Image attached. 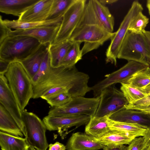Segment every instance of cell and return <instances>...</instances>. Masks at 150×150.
Listing matches in <instances>:
<instances>
[{
    "label": "cell",
    "mask_w": 150,
    "mask_h": 150,
    "mask_svg": "<svg viewBox=\"0 0 150 150\" xmlns=\"http://www.w3.org/2000/svg\"><path fill=\"white\" fill-rule=\"evenodd\" d=\"M144 137L134 139L127 147L126 150H144L146 148Z\"/></svg>",
    "instance_id": "obj_37"
},
{
    "label": "cell",
    "mask_w": 150,
    "mask_h": 150,
    "mask_svg": "<svg viewBox=\"0 0 150 150\" xmlns=\"http://www.w3.org/2000/svg\"><path fill=\"white\" fill-rule=\"evenodd\" d=\"M105 146L96 142L94 137L80 132L72 134L66 146L67 150H98Z\"/></svg>",
    "instance_id": "obj_17"
},
{
    "label": "cell",
    "mask_w": 150,
    "mask_h": 150,
    "mask_svg": "<svg viewBox=\"0 0 150 150\" xmlns=\"http://www.w3.org/2000/svg\"><path fill=\"white\" fill-rule=\"evenodd\" d=\"M117 58L134 61L150 66V31L136 33L128 30Z\"/></svg>",
    "instance_id": "obj_3"
},
{
    "label": "cell",
    "mask_w": 150,
    "mask_h": 150,
    "mask_svg": "<svg viewBox=\"0 0 150 150\" xmlns=\"http://www.w3.org/2000/svg\"><path fill=\"white\" fill-rule=\"evenodd\" d=\"M89 79L88 74L78 71L75 65L51 67L48 72L33 86L32 98H40L49 89L58 86L68 88L72 97L84 96L91 90L88 84Z\"/></svg>",
    "instance_id": "obj_1"
},
{
    "label": "cell",
    "mask_w": 150,
    "mask_h": 150,
    "mask_svg": "<svg viewBox=\"0 0 150 150\" xmlns=\"http://www.w3.org/2000/svg\"><path fill=\"white\" fill-rule=\"evenodd\" d=\"M22 117L27 141L30 147L36 150H46L49 147L45 135L47 128L41 119L26 110L22 111Z\"/></svg>",
    "instance_id": "obj_6"
},
{
    "label": "cell",
    "mask_w": 150,
    "mask_h": 150,
    "mask_svg": "<svg viewBox=\"0 0 150 150\" xmlns=\"http://www.w3.org/2000/svg\"><path fill=\"white\" fill-rule=\"evenodd\" d=\"M62 17L52 20H47L41 22H27L16 20H3L1 16L0 21L10 29L15 30H27L42 27H50L60 25Z\"/></svg>",
    "instance_id": "obj_20"
},
{
    "label": "cell",
    "mask_w": 150,
    "mask_h": 150,
    "mask_svg": "<svg viewBox=\"0 0 150 150\" xmlns=\"http://www.w3.org/2000/svg\"><path fill=\"white\" fill-rule=\"evenodd\" d=\"M0 146L2 150H29L30 146L26 138L0 132Z\"/></svg>",
    "instance_id": "obj_24"
},
{
    "label": "cell",
    "mask_w": 150,
    "mask_h": 150,
    "mask_svg": "<svg viewBox=\"0 0 150 150\" xmlns=\"http://www.w3.org/2000/svg\"><path fill=\"white\" fill-rule=\"evenodd\" d=\"M109 118L116 121L137 124L150 128V115L141 111L124 108L110 115Z\"/></svg>",
    "instance_id": "obj_18"
},
{
    "label": "cell",
    "mask_w": 150,
    "mask_h": 150,
    "mask_svg": "<svg viewBox=\"0 0 150 150\" xmlns=\"http://www.w3.org/2000/svg\"><path fill=\"white\" fill-rule=\"evenodd\" d=\"M5 76L21 110H24L33 95V86L31 79L18 61L10 63Z\"/></svg>",
    "instance_id": "obj_2"
},
{
    "label": "cell",
    "mask_w": 150,
    "mask_h": 150,
    "mask_svg": "<svg viewBox=\"0 0 150 150\" xmlns=\"http://www.w3.org/2000/svg\"><path fill=\"white\" fill-rule=\"evenodd\" d=\"M146 95L150 94V83L144 89H139Z\"/></svg>",
    "instance_id": "obj_44"
},
{
    "label": "cell",
    "mask_w": 150,
    "mask_h": 150,
    "mask_svg": "<svg viewBox=\"0 0 150 150\" xmlns=\"http://www.w3.org/2000/svg\"><path fill=\"white\" fill-rule=\"evenodd\" d=\"M99 104L94 116H109L125 108L129 104L122 92L117 89L114 84L105 88L100 95Z\"/></svg>",
    "instance_id": "obj_12"
},
{
    "label": "cell",
    "mask_w": 150,
    "mask_h": 150,
    "mask_svg": "<svg viewBox=\"0 0 150 150\" xmlns=\"http://www.w3.org/2000/svg\"><path fill=\"white\" fill-rule=\"evenodd\" d=\"M146 7L148 8L149 13L150 15V0L147 1L146 2Z\"/></svg>",
    "instance_id": "obj_45"
},
{
    "label": "cell",
    "mask_w": 150,
    "mask_h": 150,
    "mask_svg": "<svg viewBox=\"0 0 150 150\" xmlns=\"http://www.w3.org/2000/svg\"><path fill=\"white\" fill-rule=\"evenodd\" d=\"M60 25L42 27L27 30H12L8 28V37L18 35H26L33 38L40 44L52 43L54 41Z\"/></svg>",
    "instance_id": "obj_15"
},
{
    "label": "cell",
    "mask_w": 150,
    "mask_h": 150,
    "mask_svg": "<svg viewBox=\"0 0 150 150\" xmlns=\"http://www.w3.org/2000/svg\"><path fill=\"white\" fill-rule=\"evenodd\" d=\"M150 108V94H147L141 99L131 103L129 104L125 107L127 109L140 111Z\"/></svg>",
    "instance_id": "obj_35"
},
{
    "label": "cell",
    "mask_w": 150,
    "mask_h": 150,
    "mask_svg": "<svg viewBox=\"0 0 150 150\" xmlns=\"http://www.w3.org/2000/svg\"><path fill=\"white\" fill-rule=\"evenodd\" d=\"M49 147V150H65L66 149L65 146L58 142L54 144H50Z\"/></svg>",
    "instance_id": "obj_40"
},
{
    "label": "cell",
    "mask_w": 150,
    "mask_h": 150,
    "mask_svg": "<svg viewBox=\"0 0 150 150\" xmlns=\"http://www.w3.org/2000/svg\"><path fill=\"white\" fill-rule=\"evenodd\" d=\"M143 10L142 5L138 1H135L132 2L118 29L111 39L110 43L106 52V63L116 65L117 55L129 25L133 19Z\"/></svg>",
    "instance_id": "obj_9"
},
{
    "label": "cell",
    "mask_w": 150,
    "mask_h": 150,
    "mask_svg": "<svg viewBox=\"0 0 150 150\" xmlns=\"http://www.w3.org/2000/svg\"><path fill=\"white\" fill-rule=\"evenodd\" d=\"M136 137L125 132L110 130L101 137L94 138L96 142L105 146H119L129 145Z\"/></svg>",
    "instance_id": "obj_22"
},
{
    "label": "cell",
    "mask_w": 150,
    "mask_h": 150,
    "mask_svg": "<svg viewBox=\"0 0 150 150\" xmlns=\"http://www.w3.org/2000/svg\"><path fill=\"white\" fill-rule=\"evenodd\" d=\"M66 92L69 93V90L67 88L60 86L53 87L44 93L41 96L40 98L47 100L61 93Z\"/></svg>",
    "instance_id": "obj_36"
},
{
    "label": "cell",
    "mask_w": 150,
    "mask_h": 150,
    "mask_svg": "<svg viewBox=\"0 0 150 150\" xmlns=\"http://www.w3.org/2000/svg\"><path fill=\"white\" fill-rule=\"evenodd\" d=\"M29 150H36L33 148L30 147Z\"/></svg>",
    "instance_id": "obj_48"
},
{
    "label": "cell",
    "mask_w": 150,
    "mask_h": 150,
    "mask_svg": "<svg viewBox=\"0 0 150 150\" xmlns=\"http://www.w3.org/2000/svg\"><path fill=\"white\" fill-rule=\"evenodd\" d=\"M143 137L144 139L145 146L146 147L150 145V128L148 129Z\"/></svg>",
    "instance_id": "obj_42"
},
{
    "label": "cell",
    "mask_w": 150,
    "mask_h": 150,
    "mask_svg": "<svg viewBox=\"0 0 150 150\" xmlns=\"http://www.w3.org/2000/svg\"><path fill=\"white\" fill-rule=\"evenodd\" d=\"M121 84L120 90L129 104L134 103L146 95L138 88L129 83Z\"/></svg>",
    "instance_id": "obj_31"
},
{
    "label": "cell",
    "mask_w": 150,
    "mask_h": 150,
    "mask_svg": "<svg viewBox=\"0 0 150 150\" xmlns=\"http://www.w3.org/2000/svg\"><path fill=\"white\" fill-rule=\"evenodd\" d=\"M53 0H40L23 13L18 20L27 22L47 20Z\"/></svg>",
    "instance_id": "obj_16"
},
{
    "label": "cell",
    "mask_w": 150,
    "mask_h": 150,
    "mask_svg": "<svg viewBox=\"0 0 150 150\" xmlns=\"http://www.w3.org/2000/svg\"><path fill=\"white\" fill-rule=\"evenodd\" d=\"M74 0H53L47 20L62 17Z\"/></svg>",
    "instance_id": "obj_29"
},
{
    "label": "cell",
    "mask_w": 150,
    "mask_h": 150,
    "mask_svg": "<svg viewBox=\"0 0 150 150\" xmlns=\"http://www.w3.org/2000/svg\"><path fill=\"white\" fill-rule=\"evenodd\" d=\"M90 118V116L86 115L54 116L48 115L44 117L42 121L47 130H57L62 136L63 132L69 128L86 125Z\"/></svg>",
    "instance_id": "obj_13"
},
{
    "label": "cell",
    "mask_w": 150,
    "mask_h": 150,
    "mask_svg": "<svg viewBox=\"0 0 150 150\" xmlns=\"http://www.w3.org/2000/svg\"><path fill=\"white\" fill-rule=\"evenodd\" d=\"M100 100V96L93 98L72 97L71 100L65 105L59 107H52L48 115L54 116L86 115L94 116Z\"/></svg>",
    "instance_id": "obj_7"
},
{
    "label": "cell",
    "mask_w": 150,
    "mask_h": 150,
    "mask_svg": "<svg viewBox=\"0 0 150 150\" xmlns=\"http://www.w3.org/2000/svg\"><path fill=\"white\" fill-rule=\"evenodd\" d=\"M108 124L110 130L125 132L136 137L144 136L148 129L146 127L139 124L116 121L109 118Z\"/></svg>",
    "instance_id": "obj_27"
},
{
    "label": "cell",
    "mask_w": 150,
    "mask_h": 150,
    "mask_svg": "<svg viewBox=\"0 0 150 150\" xmlns=\"http://www.w3.org/2000/svg\"><path fill=\"white\" fill-rule=\"evenodd\" d=\"M8 28L7 27L0 21V43L8 37Z\"/></svg>",
    "instance_id": "obj_38"
},
{
    "label": "cell",
    "mask_w": 150,
    "mask_h": 150,
    "mask_svg": "<svg viewBox=\"0 0 150 150\" xmlns=\"http://www.w3.org/2000/svg\"><path fill=\"white\" fill-rule=\"evenodd\" d=\"M99 1L101 3L105 5L106 4H111L118 1L117 0H99Z\"/></svg>",
    "instance_id": "obj_43"
},
{
    "label": "cell",
    "mask_w": 150,
    "mask_h": 150,
    "mask_svg": "<svg viewBox=\"0 0 150 150\" xmlns=\"http://www.w3.org/2000/svg\"><path fill=\"white\" fill-rule=\"evenodd\" d=\"M87 1L79 25L86 23L97 24L108 32L113 33L114 19L108 8L99 0Z\"/></svg>",
    "instance_id": "obj_11"
},
{
    "label": "cell",
    "mask_w": 150,
    "mask_h": 150,
    "mask_svg": "<svg viewBox=\"0 0 150 150\" xmlns=\"http://www.w3.org/2000/svg\"><path fill=\"white\" fill-rule=\"evenodd\" d=\"M51 67L50 55L48 52L42 61L37 72L31 79L33 86L37 84L48 72Z\"/></svg>",
    "instance_id": "obj_33"
},
{
    "label": "cell",
    "mask_w": 150,
    "mask_h": 150,
    "mask_svg": "<svg viewBox=\"0 0 150 150\" xmlns=\"http://www.w3.org/2000/svg\"><path fill=\"white\" fill-rule=\"evenodd\" d=\"M1 131L22 137L24 135L16 122L10 113L0 103Z\"/></svg>",
    "instance_id": "obj_25"
},
{
    "label": "cell",
    "mask_w": 150,
    "mask_h": 150,
    "mask_svg": "<svg viewBox=\"0 0 150 150\" xmlns=\"http://www.w3.org/2000/svg\"><path fill=\"white\" fill-rule=\"evenodd\" d=\"M86 1V0H74L63 16L59 28L52 44H57L69 40L79 25Z\"/></svg>",
    "instance_id": "obj_10"
},
{
    "label": "cell",
    "mask_w": 150,
    "mask_h": 150,
    "mask_svg": "<svg viewBox=\"0 0 150 150\" xmlns=\"http://www.w3.org/2000/svg\"><path fill=\"white\" fill-rule=\"evenodd\" d=\"M115 33L109 32L97 24H81L78 25L69 40L72 42H84L81 49L83 55L98 48L111 39Z\"/></svg>",
    "instance_id": "obj_4"
},
{
    "label": "cell",
    "mask_w": 150,
    "mask_h": 150,
    "mask_svg": "<svg viewBox=\"0 0 150 150\" xmlns=\"http://www.w3.org/2000/svg\"><path fill=\"white\" fill-rule=\"evenodd\" d=\"M0 103L13 117L25 137L26 133L22 120V111L9 88L5 74H0Z\"/></svg>",
    "instance_id": "obj_14"
},
{
    "label": "cell",
    "mask_w": 150,
    "mask_h": 150,
    "mask_svg": "<svg viewBox=\"0 0 150 150\" xmlns=\"http://www.w3.org/2000/svg\"><path fill=\"white\" fill-rule=\"evenodd\" d=\"M72 97L67 92L61 93L46 100L52 107L62 106L69 102Z\"/></svg>",
    "instance_id": "obj_34"
},
{
    "label": "cell",
    "mask_w": 150,
    "mask_h": 150,
    "mask_svg": "<svg viewBox=\"0 0 150 150\" xmlns=\"http://www.w3.org/2000/svg\"><path fill=\"white\" fill-rule=\"evenodd\" d=\"M150 66L134 61H130L122 67L110 74L106 75L105 79L91 87L95 97L100 96L105 88L117 83H126L135 74Z\"/></svg>",
    "instance_id": "obj_8"
},
{
    "label": "cell",
    "mask_w": 150,
    "mask_h": 150,
    "mask_svg": "<svg viewBox=\"0 0 150 150\" xmlns=\"http://www.w3.org/2000/svg\"><path fill=\"white\" fill-rule=\"evenodd\" d=\"M81 43L72 42L68 49L60 66L71 67L81 60L83 56L80 45Z\"/></svg>",
    "instance_id": "obj_28"
},
{
    "label": "cell",
    "mask_w": 150,
    "mask_h": 150,
    "mask_svg": "<svg viewBox=\"0 0 150 150\" xmlns=\"http://www.w3.org/2000/svg\"><path fill=\"white\" fill-rule=\"evenodd\" d=\"M10 63L0 59V74H5L7 71Z\"/></svg>",
    "instance_id": "obj_39"
},
{
    "label": "cell",
    "mask_w": 150,
    "mask_h": 150,
    "mask_svg": "<svg viewBox=\"0 0 150 150\" xmlns=\"http://www.w3.org/2000/svg\"><path fill=\"white\" fill-rule=\"evenodd\" d=\"M149 22V18L140 12L132 20L128 30L136 33H142L145 30V28Z\"/></svg>",
    "instance_id": "obj_32"
},
{
    "label": "cell",
    "mask_w": 150,
    "mask_h": 150,
    "mask_svg": "<svg viewBox=\"0 0 150 150\" xmlns=\"http://www.w3.org/2000/svg\"><path fill=\"white\" fill-rule=\"evenodd\" d=\"M50 44H40L28 57L19 61L31 79L37 72L42 61L48 53Z\"/></svg>",
    "instance_id": "obj_19"
},
{
    "label": "cell",
    "mask_w": 150,
    "mask_h": 150,
    "mask_svg": "<svg viewBox=\"0 0 150 150\" xmlns=\"http://www.w3.org/2000/svg\"><path fill=\"white\" fill-rule=\"evenodd\" d=\"M127 147L125 145L119 146H105L103 150H126Z\"/></svg>",
    "instance_id": "obj_41"
},
{
    "label": "cell",
    "mask_w": 150,
    "mask_h": 150,
    "mask_svg": "<svg viewBox=\"0 0 150 150\" xmlns=\"http://www.w3.org/2000/svg\"><path fill=\"white\" fill-rule=\"evenodd\" d=\"M72 42L69 40L57 44H50L48 52L51 66L54 68L60 66L68 49Z\"/></svg>",
    "instance_id": "obj_26"
},
{
    "label": "cell",
    "mask_w": 150,
    "mask_h": 150,
    "mask_svg": "<svg viewBox=\"0 0 150 150\" xmlns=\"http://www.w3.org/2000/svg\"><path fill=\"white\" fill-rule=\"evenodd\" d=\"M126 83L139 89L144 88L150 83V67L135 74Z\"/></svg>",
    "instance_id": "obj_30"
},
{
    "label": "cell",
    "mask_w": 150,
    "mask_h": 150,
    "mask_svg": "<svg viewBox=\"0 0 150 150\" xmlns=\"http://www.w3.org/2000/svg\"><path fill=\"white\" fill-rule=\"evenodd\" d=\"M140 111L146 114L150 115V108Z\"/></svg>",
    "instance_id": "obj_46"
},
{
    "label": "cell",
    "mask_w": 150,
    "mask_h": 150,
    "mask_svg": "<svg viewBox=\"0 0 150 150\" xmlns=\"http://www.w3.org/2000/svg\"><path fill=\"white\" fill-rule=\"evenodd\" d=\"M144 150H150V145L146 147Z\"/></svg>",
    "instance_id": "obj_47"
},
{
    "label": "cell",
    "mask_w": 150,
    "mask_h": 150,
    "mask_svg": "<svg viewBox=\"0 0 150 150\" xmlns=\"http://www.w3.org/2000/svg\"><path fill=\"white\" fill-rule=\"evenodd\" d=\"M40 0H0V11L18 17Z\"/></svg>",
    "instance_id": "obj_21"
},
{
    "label": "cell",
    "mask_w": 150,
    "mask_h": 150,
    "mask_svg": "<svg viewBox=\"0 0 150 150\" xmlns=\"http://www.w3.org/2000/svg\"><path fill=\"white\" fill-rule=\"evenodd\" d=\"M109 116L91 117L86 125L85 133L94 138L103 136L110 130L109 127Z\"/></svg>",
    "instance_id": "obj_23"
},
{
    "label": "cell",
    "mask_w": 150,
    "mask_h": 150,
    "mask_svg": "<svg viewBox=\"0 0 150 150\" xmlns=\"http://www.w3.org/2000/svg\"><path fill=\"white\" fill-rule=\"evenodd\" d=\"M40 43L29 36L8 37L0 43V59L10 63L20 61L28 57Z\"/></svg>",
    "instance_id": "obj_5"
}]
</instances>
